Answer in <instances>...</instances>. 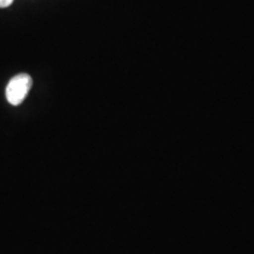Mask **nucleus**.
Returning <instances> with one entry per match:
<instances>
[{
  "label": "nucleus",
  "mask_w": 254,
  "mask_h": 254,
  "mask_svg": "<svg viewBox=\"0 0 254 254\" xmlns=\"http://www.w3.org/2000/svg\"><path fill=\"white\" fill-rule=\"evenodd\" d=\"M32 84L33 81L28 74L21 73V74L14 75L6 86V99L13 106H18L27 97Z\"/></svg>",
  "instance_id": "1"
},
{
  "label": "nucleus",
  "mask_w": 254,
  "mask_h": 254,
  "mask_svg": "<svg viewBox=\"0 0 254 254\" xmlns=\"http://www.w3.org/2000/svg\"><path fill=\"white\" fill-rule=\"evenodd\" d=\"M12 2H13V0H0V8L8 7Z\"/></svg>",
  "instance_id": "2"
}]
</instances>
